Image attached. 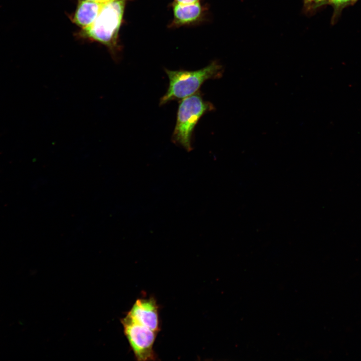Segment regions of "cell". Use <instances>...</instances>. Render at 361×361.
<instances>
[{"label":"cell","instance_id":"6da1fadb","mask_svg":"<svg viewBox=\"0 0 361 361\" xmlns=\"http://www.w3.org/2000/svg\"><path fill=\"white\" fill-rule=\"evenodd\" d=\"M127 1L111 0L106 2L93 24L85 29H81L77 36L102 44L116 57L120 49L119 33Z\"/></svg>","mask_w":361,"mask_h":361},{"label":"cell","instance_id":"7a4b0ae2","mask_svg":"<svg viewBox=\"0 0 361 361\" xmlns=\"http://www.w3.org/2000/svg\"><path fill=\"white\" fill-rule=\"evenodd\" d=\"M165 71L169 79V86L160 98V105L195 94L206 80L221 78L224 69L220 64L214 61L205 67L195 71L165 69Z\"/></svg>","mask_w":361,"mask_h":361},{"label":"cell","instance_id":"3957f363","mask_svg":"<svg viewBox=\"0 0 361 361\" xmlns=\"http://www.w3.org/2000/svg\"><path fill=\"white\" fill-rule=\"evenodd\" d=\"M214 108L213 105L205 101L199 93L183 99L178 108L172 141L187 151H191L192 136L196 124L205 113Z\"/></svg>","mask_w":361,"mask_h":361},{"label":"cell","instance_id":"277c9868","mask_svg":"<svg viewBox=\"0 0 361 361\" xmlns=\"http://www.w3.org/2000/svg\"><path fill=\"white\" fill-rule=\"evenodd\" d=\"M124 333L137 360H154L153 348L157 332L141 325L127 315L121 320Z\"/></svg>","mask_w":361,"mask_h":361},{"label":"cell","instance_id":"5b68a950","mask_svg":"<svg viewBox=\"0 0 361 361\" xmlns=\"http://www.w3.org/2000/svg\"><path fill=\"white\" fill-rule=\"evenodd\" d=\"M127 315L154 331L160 330L158 306L153 297L137 299Z\"/></svg>","mask_w":361,"mask_h":361},{"label":"cell","instance_id":"8992f818","mask_svg":"<svg viewBox=\"0 0 361 361\" xmlns=\"http://www.w3.org/2000/svg\"><path fill=\"white\" fill-rule=\"evenodd\" d=\"M173 18L169 27L178 28L193 26L204 21L208 13L207 8L201 2L191 4H171Z\"/></svg>","mask_w":361,"mask_h":361},{"label":"cell","instance_id":"52a82bcc","mask_svg":"<svg viewBox=\"0 0 361 361\" xmlns=\"http://www.w3.org/2000/svg\"><path fill=\"white\" fill-rule=\"evenodd\" d=\"M105 3L78 1L76 9L71 16V21L81 29L88 27L95 21Z\"/></svg>","mask_w":361,"mask_h":361},{"label":"cell","instance_id":"ba28073f","mask_svg":"<svg viewBox=\"0 0 361 361\" xmlns=\"http://www.w3.org/2000/svg\"><path fill=\"white\" fill-rule=\"evenodd\" d=\"M201 0H174L173 2L179 4H183V5H186V4H195L198 2H200Z\"/></svg>","mask_w":361,"mask_h":361},{"label":"cell","instance_id":"9c48e42d","mask_svg":"<svg viewBox=\"0 0 361 361\" xmlns=\"http://www.w3.org/2000/svg\"><path fill=\"white\" fill-rule=\"evenodd\" d=\"M332 3L336 5H342L346 4L353 0H329Z\"/></svg>","mask_w":361,"mask_h":361},{"label":"cell","instance_id":"30bf717a","mask_svg":"<svg viewBox=\"0 0 361 361\" xmlns=\"http://www.w3.org/2000/svg\"><path fill=\"white\" fill-rule=\"evenodd\" d=\"M308 3H319L326 0H305Z\"/></svg>","mask_w":361,"mask_h":361},{"label":"cell","instance_id":"8fae6325","mask_svg":"<svg viewBox=\"0 0 361 361\" xmlns=\"http://www.w3.org/2000/svg\"><path fill=\"white\" fill-rule=\"evenodd\" d=\"M93 1V2H97L105 3V2L110 1L111 0H78V1Z\"/></svg>","mask_w":361,"mask_h":361}]
</instances>
